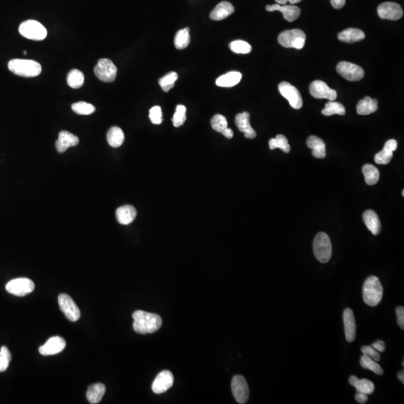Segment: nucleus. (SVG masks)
<instances>
[{"instance_id":"1","label":"nucleus","mask_w":404,"mask_h":404,"mask_svg":"<svg viewBox=\"0 0 404 404\" xmlns=\"http://www.w3.org/2000/svg\"><path fill=\"white\" fill-rule=\"evenodd\" d=\"M133 330L139 334L155 333L162 326L160 316L144 311H136L133 314Z\"/></svg>"},{"instance_id":"2","label":"nucleus","mask_w":404,"mask_h":404,"mask_svg":"<svg viewBox=\"0 0 404 404\" xmlns=\"http://www.w3.org/2000/svg\"><path fill=\"white\" fill-rule=\"evenodd\" d=\"M362 291L364 302L369 306H377L381 302L383 296V288L380 279L377 276H370L365 280Z\"/></svg>"},{"instance_id":"3","label":"nucleus","mask_w":404,"mask_h":404,"mask_svg":"<svg viewBox=\"0 0 404 404\" xmlns=\"http://www.w3.org/2000/svg\"><path fill=\"white\" fill-rule=\"evenodd\" d=\"M8 69L17 76L35 77L42 73V66L32 60L13 59L8 63Z\"/></svg>"},{"instance_id":"4","label":"nucleus","mask_w":404,"mask_h":404,"mask_svg":"<svg viewBox=\"0 0 404 404\" xmlns=\"http://www.w3.org/2000/svg\"><path fill=\"white\" fill-rule=\"evenodd\" d=\"M313 250L316 258L320 263L325 264L332 256V243L327 233L320 232L316 235L313 242Z\"/></svg>"},{"instance_id":"5","label":"nucleus","mask_w":404,"mask_h":404,"mask_svg":"<svg viewBox=\"0 0 404 404\" xmlns=\"http://www.w3.org/2000/svg\"><path fill=\"white\" fill-rule=\"evenodd\" d=\"M306 35L303 31L299 29H290L281 32L278 37V42L282 47L287 48H303Z\"/></svg>"},{"instance_id":"6","label":"nucleus","mask_w":404,"mask_h":404,"mask_svg":"<svg viewBox=\"0 0 404 404\" xmlns=\"http://www.w3.org/2000/svg\"><path fill=\"white\" fill-rule=\"evenodd\" d=\"M22 36L33 41H42L48 35L46 28L36 20H29L23 22L19 27Z\"/></svg>"},{"instance_id":"7","label":"nucleus","mask_w":404,"mask_h":404,"mask_svg":"<svg viewBox=\"0 0 404 404\" xmlns=\"http://www.w3.org/2000/svg\"><path fill=\"white\" fill-rule=\"evenodd\" d=\"M95 75L104 83H112L117 77V67L107 58H101L94 69Z\"/></svg>"},{"instance_id":"8","label":"nucleus","mask_w":404,"mask_h":404,"mask_svg":"<svg viewBox=\"0 0 404 404\" xmlns=\"http://www.w3.org/2000/svg\"><path fill=\"white\" fill-rule=\"evenodd\" d=\"M35 290V284L27 278H18L10 281L6 285V290L17 296H24Z\"/></svg>"},{"instance_id":"9","label":"nucleus","mask_w":404,"mask_h":404,"mask_svg":"<svg viewBox=\"0 0 404 404\" xmlns=\"http://www.w3.org/2000/svg\"><path fill=\"white\" fill-rule=\"evenodd\" d=\"M338 73L351 82L361 80L365 76V71L356 64L347 61H341L336 67Z\"/></svg>"},{"instance_id":"10","label":"nucleus","mask_w":404,"mask_h":404,"mask_svg":"<svg viewBox=\"0 0 404 404\" xmlns=\"http://www.w3.org/2000/svg\"><path fill=\"white\" fill-rule=\"evenodd\" d=\"M281 95L289 101L293 108L299 110L302 107L303 101L300 92L295 86L287 82H282L279 85Z\"/></svg>"},{"instance_id":"11","label":"nucleus","mask_w":404,"mask_h":404,"mask_svg":"<svg viewBox=\"0 0 404 404\" xmlns=\"http://www.w3.org/2000/svg\"><path fill=\"white\" fill-rule=\"evenodd\" d=\"M58 302L61 311L70 321L76 322L79 320L80 310L70 296L62 293L58 296Z\"/></svg>"},{"instance_id":"12","label":"nucleus","mask_w":404,"mask_h":404,"mask_svg":"<svg viewBox=\"0 0 404 404\" xmlns=\"http://www.w3.org/2000/svg\"><path fill=\"white\" fill-rule=\"evenodd\" d=\"M231 388L236 401L239 404H246L249 398V388L246 379L242 376H235L232 380Z\"/></svg>"},{"instance_id":"13","label":"nucleus","mask_w":404,"mask_h":404,"mask_svg":"<svg viewBox=\"0 0 404 404\" xmlns=\"http://www.w3.org/2000/svg\"><path fill=\"white\" fill-rule=\"evenodd\" d=\"M311 96L317 99H327L335 101L337 98V92L330 89L327 83L321 80H315L311 83L309 87Z\"/></svg>"},{"instance_id":"14","label":"nucleus","mask_w":404,"mask_h":404,"mask_svg":"<svg viewBox=\"0 0 404 404\" xmlns=\"http://www.w3.org/2000/svg\"><path fill=\"white\" fill-rule=\"evenodd\" d=\"M377 13L379 17L384 20H398L403 16L402 8L395 2L382 3L377 8Z\"/></svg>"},{"instance_id":"15","label":"nucleus","mask_w":404,"mask_h":404,"mask_svg":"<svg viewBox=\"0 0 404 404\" xmlns=\"http://www.w3.org/2000/svg\"><path fill=\"white\" fill-rule=\"evenodd\" d=\"M66 342L60 336H54L47 341L45 345L39 348V352L42 355H53L64 350Z\"/></svg>"},{"instance_id":"16","label":"nucleus","mask_w":404,"mask_h":404,"mask_svg":"<svg viewBox=\"0 0 404 404\" xmlns=\"http://www.w3.org/2000/svg\"><path fill=\"white\" fill-rule=\"evenodd\" d=\"M174 377L169 371L160 372L153 382L152 390L154 393L162 394L167 392L173 386Z\"/></svg>"},{"instance_id":"17","label":"nucleus","mask_w":404,"mask_h":404,"mask_svg":"<svg viewBox=\"0 0 404 404\" xmlns=\"http://www.w3.org/2000/svg\"><path fill=\"white\" fill-rule=\"evenodd\" d=\"M266 10L267 11H280L283 14L285 20L289 22H293L299 18L301 14L300 8L295 5H281L279 4L273 5H267Z\"/></svg>"},{"instance_id":"18","label":"nucleus","mask_w":404,"mask_h":404,"mask_svg":"<svg viewBox=\"0 0 404 404\" xmlns=\"http://www.w3.org/2000/svg\"><path fill=\"white\" fill-rule=\"evenodd\" d=\"M250 114L248 112H243L236 115L235 123L239 131L244 133L245 137L253 139L256 137V132L252 128L250 124Z\"/></svg>"},{"instance_id":"19","label":"nucleus","mask_w":404,"mask_h":404,"mask_svg":"<svg viewBox=\"0 0 404 404\" xmlns=\"http://www.w3.org/2000/svg\"><path fill=\"white\" fill-rule=\"evenodd\" d=\"M343 321L346 341L349 342H354L356 336V324L353 311L350 308H346L344 311Z\"/></svg>"},{"instance_id":"20","label":"nucleus","mask_w":404,"mask_h":404,"mask_svg":"<svg viewBox=\"0 0 404 404\" xmlns=\"http://www.w3.org/2000/svg\"><path fill=\"white\" fill-rule=\"evenodd\" d=\"M79 142V139L77 136L63 130L59 133L58 139L56 142V148L58 152L64 153L70 147L77 145Z\"/></svg>"},{"instance_id":"21","label":"nucleus","mask_w":404,"mask_h":404,"mask_svg":"<svg viewBox=\"0 0 404 404\" xmlns=\"http://www.w3.org/2000/svg\"><path fill=\"white\" fill-rule=\"evenodd\" d=\"M398 143L395 139H389L385 144L383 149L377 153L374 157V160L377 164L386 165L389 164L393 157V152L397 149Z\"/></svg>"},{"instance_id":"22","label":"nucleus","mask_w":404,"mask_h":404,"mask_svg":"<svg viewBox=\"0 0 404 404\" xmlns=\"http://www.w3.org/2000/svg\"><path fill=\"white\" fill-rule=\"evenodd\" d=\"M137 215L136 208L132 205H124L117 208L116 211V217L117 221L121 225H129L133 223Z\"/></svg>"},{"instance_id":"23","label":"nucleus","mask_w":404,"mask_h":404,"mask_svg":"<svg viewBox=\"0 0 404 404\" xmlns=\"http://www.w3.org/2000/svg\"><path fill=\"white\" fill-rule=\"evenodd\" d=\"M234 11V7L230 2H222L213 10L210 17L211 20H216V21L223 20L231 15Z\"/></svg>"},{"instance_id":"24","label":"nucleus","mask_w":404,"mask_h":404,"mask_svg":"<svg viewBox=\"0 0 404 404\" xmlns=\"http://www.w3.org/2000/svg\"><path fill=\"white\" fill-rule=\"evenodd\" d=\"M363 220L373 234L378 235L381 230V223L375 211L368 210L363 214Z\"/></svg>"},{"instance_id":"25","label":"nucleus","mask_w":404,"mask_h":404,"mask_svg":"<svg viewBox=\"0 0 404 404\" xmlns=\"http://www.w3.org/2000/svg\"><path fill=\"white\" fill-rule=\"evenodd\" d=\"M365 38V35L361 29L349 28L342 31L338 35L339 41L346 43L359 42Z\"/></svg>"},{"instance_id":"26","label":"nucleus","mask_w":404,"mask_h":404,"mask_svg":"<svg viewBox=\"0 0 404 404\" xmlns=\"http://www.w3.org/2000/svg\"><path fill=\"white\" fill-rule=\"evenodd\" d=\"M356 109L358 114L368 115L377 111L378 109V101L370 97H365L359 101L357 104Z\"/></svg>"},{"instance_id":"27","label":"nucleus","mask_w":404,"mask_h":404,"mask_svg":"<svg viewBox=\"0 0 404 404\" xmlns=\"http://www.w3.org/2000/svg\"><path fill=\"white\" fill-rule=\"evenodd\" d=\"M241 79L242 74L239 72H229L220 76L216 81V85L220 87H233L239 83Z\"/></svg>"},{"instance_id":"28","label":"nucleus","mask_w":404,"mask_h":404,"mask_svg":"<svg viewBox=\"0 0 404 404\" xmlns=\"http://www.w3.org/2000/svg\"><path fill=\"white\" fill-rule=\"evenodd\" d=\"M307 145L312 150V154L314 157L323 159L326 157V145L319 137L311 136L307 140Z\"/></svg>"},{"instance_id":"29","label":"nucleus","mask_w":404,"mask_h":404,"mask_svg":"<svg viewBox=\"0 0 404 404\" xmlns=\"http://www.w3.org/2000/svg\"><path fill=\"white\" fill-rule=\"evenodd\" d=\"M349 383L356 389L357 392L371 395L374 392V384L371 380L367 379L359 380L356 376H351L349 380Z\"/></svg>"},{"instance_id":"30","label":"nucleus","mask_w":404,"mask_h":404,"mask_svg":"<svg viewBox=\"0 0 404 404\" xmlns=\"http://www.w3.org/2000/svg\"><path fill=\"white\" fill-rule=\"evenodd\" d=\"M124 133L118 127H113L107 132V142L113 148H119L124 142Z\"/></svg>"},{"instance_id":"31","label":"nucleus","mask_w":404,"mask_h":404,"mask_svg":"<svg viewBox=\"0 0 404 404\" xmlns=\"http://www.w3.org/2000/svg\"><path fill=\"white\" fill-rule=\"evenodd\" d=\"M106 392V387L102 383H95L89 386L86 397L91 404H98L102 399Z\"/></svg>"},{"instance_id":"32","label":"nucleus","mask_w":404,"mask_h":404,"mask_svg":"<svg viewBox=\"0 0 404 404\" xmlns=\"http://www.w3.org/2000/svg\"><path fill=\"white\" fill-rule=\"evenodd\" d=\"M362 173L365 176V182L369 186L375 185L380 179V172L378 169L371 164H365L362 168Z\"/></svg>"},{"instance_id":"33","label":"nucleus","mask_w":404,"mask_h":404,"mask_svg":"<svg viewBox=\"0 0 404 404\" xmlns=\"http://www.w3.org/2000/svg\"><path fill=\"white\" fill-rule=\"evenodd\" d=\"M67 84L72 89H79L84 84L85 76L83 72L73 69L67 75Z\"/></svg>"},{"instance_id":"34","label":"nucleus","mask_w":404,"mask_h":404,"mask_svg":"<svg viewBox=\"0 0 404 404\" xmlns=\"http://www.w3.org/2000/svg\"><path fill=\"white\" fill-rule=\"evenodd\" d=\"M269 146L271 150L279 148L285 153H289L291 150V147L289 145L287 138L283 135H277L274 139H270Z\"/></svg>"},{"instance_id":"35","label":"nucleus","mask_w":404,"mask_h":404,"mask_svg":"<svg viewBox=\"0 0 404 404\" xmlns=\"http://www.w3.org/2000/svg\"><path fill=\"white\" fill-rule=\"evenodd\" d=\"M345 113L346 111L343 104L334 101H330L327 103L325 108L322 110V113L325 116H331L335 114L345 115Z\"/></svg>"},{"instance_id":"36","label":"nucleus","mask_w":404,"mask_h":404,"mask_svg":"<svg viewBox=\"0 0 404 404\" xmlns=\"http://www.w3.org/2000/svg\"><path fill=\"white\" fill-rule=\"evenodd\" d=\"M189 42H190V35H189V28L180 29L177 32L175 38H174V45L177 49H185L187 48Z\"/></svg>"},{"instance_id":"37","label":"nucleus","mask_w":404,"mask_h":404,"mask_svg":"<svg viewBox=\"0 0 404 404\" xmlns=\"http://www.w3.org/2000/svg\"><path fill=\"white\" fill-rule=\"evenodd\" d=\"M177 79H178L177 73L175 72H171V73H167L164 77L160 78L159 79V84L163 91L168 92L170 89L174 88Z\"/></svg>"},{"instance_id":"38","label":"nucleus","mask_w":404,"mask_h":404,"mask_svg":"<svg viewBox=\"0 0 404 404\" xmlns=\"http://www.w3.org/2000/svg\"><path fill=\"white\" fill-rule=\"evenodd\" d=\"M360 364H361V366L363 368L370 370V371H373V372L375 373L376 374H378V375H382L384 373L383 368L380 367L377 361H374L372 358H369L366 355H363L361 356Z\"/></svg>"},{"instance_id":"39","label":"nucleus","mask_w":404,"mask_h":404,"mask_svg":"<svg viewBox=\"0 0 404 404\" xmlns=\"http://www.w3.org/2000/svg\"><path fill=\"white\" fill-rule=\"evenodd\" d=\"M231 51L236 54H246L252 51V46L248 42L242 40H236L229 44Z\"/></svg>"},{"instance_id":"40","label":"nucleus","mask_w":404,"mask_h":404,"mask_svg":"<svg viewBox=\"0 0 404 404\" xmlns=\"http://www.w3.org/2000/svg\"><path fill=\"white\" fill-rule=\"evenodd\" d=\"M186 120V108L184 105H177L176 107L175 113L173 116V125L175 127H179L184 124Z\"/></svg>"},{"instance_id":"41","label":"nucleus","mask_w":404,"mask_h":404,"mask_svg":"<svg viewBox=\"0 0 404 404\" xmlns=\"http://www.w3.org/2000/svg\"><path fill=\"white\" fill-rule=\"evenodd\" d=\"M72 110L77 114L86 115H91L95 113V106L89 103L81 101V102L73 104L72 105Z\"/></svg>"},{"instance_id":"42","label":"nucleus","mask_w":404,"mask_h":404,"mask_svg":"<svg viewBox=\"0 0 404 404\" xmlns=\"http://www.w3.org/2000/svg\"><path fill=\"white\" fill-rule=\"evenodd\" d=\"M211 127L215 131L223 133L228 128L227 120L222 115H215L211 119Z\"/></svg>"},{"instance_id":"43","label":"nucleus","mask_w":404,"mask_h":404,"mask_svg":"<svg viewBox=\"0 0 404 404\" xmlns=\"http://www.w3.org/2000/svg\"><path fill=\"white\" fill-rule=\"evenodd\" d=\"M11 355L6 346H2L0 351V372L8 369L11 362Z\"/></svg>"},{"instance_id":"44","label":"nucleus","mask_w":404,"mask_h":404,"mask_svg":"<svg viewBox=\"0 0 404 404\" xmlns=\"http://www.w3.org/2000/svg\"><path fill=\"white\" fill-rule=\"evenodd\" d=\"M149 118L151 123L154 124H161L163 122V113L161 107L159 106H154L149 111Z\"/></svg>"},{"instance_id":"45","label":"nucleus","mask_w":404,"mask_h":404,"mask_svg":"<svg viewBox=\"0 0 404 404\" xmlns=\"http://www.w3.org/2000/svg\"><path fill=\"white\" fill-rule=\"evenodd\" d=\"M363 355H366L372 358L374 361H379L380 360V355L374 347L371 346H363L361 349Z\"/></svg>"},{"instance_id":"46","label":"nucleus","mask_w":404,"mask_h":404,"mask_svg":"<svg viewBox=\"0 0 404 404\" xmlns=\"http://www.w3.org/2000/svg\"><path fill=\"white\" fill-rule=\"evenodd\" d=\"M397 320L398 325L401 330L404 329V307L399 306L396 309Z\"/></svg>"},{"instance_id":"47","label":"nucleus","mask_w":404,"mask_h":404,"mask_svg":"<svg viewBox=\"0 0 404 404\" xmlns=\"http://www.w3.org/2000/svg\"><path fill=\"white\" fill-rule=\"evenodd\" d=\"M372 347H374L377 352H384L385 349H386V345H385L384 342L383 341H377V342H374V343L372 344L371 345Z\"/></svg>"},{"instance_id":"48","label":"nucleus","mask_w":404,"mask_h":404,"mask_svg":"<svg viewBox=\"0 0 404 404\" xmlns=\"http://www.w3.org/2000/svg\"><path fill=\"white\" fill-rule=\"evenodd\" d=\"M330 2L335 9H341L345 6L346 0H330Z\"/></svg>"},{"instance_id":"49","label":"nucleus","mask_w":404,"mask_h":404,"mask_svg":"<svg viewBox=\"0 0 404 404\" xmlns=\"http://www.w3.org/2000/svg\"><path fill=\"white\" fill-rule=\"evenodd\" d=\"M355 399L359 404H365L368 400V395L361 393V392H357L356 395H355Z\"/></svg>"},{"instance_id":"50","label":"nucleus","mask_w":404,"mask_h":404,"mask_svg":"<svg viewBox=\"0 0 404 404\" xmlns=\"http://www.w3.org/2000/svg\"><path fill=\"white\" fill-rule=\"evenodd\" d=\"M276 3L279 5H284L287 4V2H290L291 5H295V4L299 3L302 0H275Z\"/></svg>"},{"instance_id":"51","label":"nucleus","mask_w":404,"mask_h":404,"mask_svg":"<svg viewBox=\"0 0 404 404\" xmlns=\"http://www.w3.org/2000/svg\"><path fill=\"white\" fill-rule=\"evenodd\" d=\"M222 134L225 136V137L227 138V139H232L233 137V132L231 129L227 128L224 132H223Z\"/></svg>"},{"instance_id":"52","label":"nucleus","mask_w":404,"mask_h":404,"mask_svg":"<svg viewBox=\"0 0 404 404\" xmlns=\"http://www.w3.org/2000/svg\"><path fill=\"white\" fill-rule=\"evenodd\" d=\"M398 379H399L400 381L404 384V371H401V372H399L398 375Z\"/></svg>"},{"instance_id":"53","label":"nucleus","mask_w":404,"mask_h":404,"mask_svg":"<svg viewBox=\"0 0 404 404\" xmlns=\"http://www.w3.org/2000/svg\"><path fill=\"white\" fill-rule=\"evenodd\" d=\"M402 195H403V196H404V190L402 191Z\"/></svg>"},{"instance_id":"54","label":"nucleus","mask_w":404,"mask_h":404,"mask_svg":"<svg viewBox=\"0 0 404 404\" xmlns=\"http://www.w3.org/2000/svg\"><path fill=\"white\" fill-rule=\"evenodd\" d=\"M23 54H27V52H26V51H24V52H23Z\"/></svg>"}]
</instances>
